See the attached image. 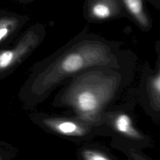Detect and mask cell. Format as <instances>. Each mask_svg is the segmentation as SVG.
Here are the masks:
<instances>
[{"instance_id": "1", "label": "cell", "mask_w": 160, "mask_h": 160, "mask_svg": "<svg viewBox=\"0 0 160 160\" xmlns=\"http://www.w3.org/2000/svg\"><path fill=\"white\" fill-rule=\"evenodd\" d=\"M108 48L99 39L79 32L49 57L38 62L22 87L21 98L28 106L44 100L64 81L109 61Z\"/></svg>"}, {"instance_id": "2", "label": "cell", "mask_w": 160, "mask_h": 160, "mask_svg": "<svg viewBox=\"0 0 160 160\" xmlns=\"http://www.w3.org/2000/svg\"><path fill=\"white\" fill-rule=\"evenodd\" d=\"M109 89L108 79L101 72L90 68L71 77L56 96L54 103L71 109L75 117L92 125L100 119Z\"/></svg>"}, {"instance_id": "3", "label": "cell", "mask_w": 160, "mask_h": 160, "mask_svg": "<svg viewBox=\"0 0 160 160\" xmlns=\"http://www.w3.org/2000/svg\"><path fill=\"white\" fill-rule=\"evenodd\" d=\"M45 34L43 24H34L21 34L12 47L1 49L0 79L18 68L41 44Z\"/></svg>"}, {"instance_id": "4", "label": "cell", "mask_w": 160, "mask_h": 160, "mask_svg": "<svg viewBox=\"0 0 160 160\" xmlns=\"http://www.w3.org/2000/svg\"><path fill=\"white\" fill-rule=\"evenodd\" d=\"M32 120L42 128L72 140L86 138L91 132L92 125L76 117L67 118L39 113L33 115Z\"/></svg>"}, {"instance_id": "5", "label": "cell", "mask_w": 160, "mask_h": 160, "mask_svg": "<svg viewBox=\"0 0 160 160\" xmlns=\"http://www.w3.org/2000/svg\"><path fill=\"white\" fill-rule=\"evenodd\" d=\"M28 21L25 15L0 11V48L12 40Z\"/></svg>"}, {"instance_id": "6", "label": "cell", "mask_w": 160, "mask_h": 160, "mask_svg": "<svg viewBox=\"0 0 160 160\" xmlns=\"http://www.w3.org/2000/svg\"><path fill=\"white\" fill-rule=\"evenodd\" d=\"M114 127L119 133L134 139L141 138V134L133 125L131 118L126 113L118 115L114 120Z\"/></svg>"}, {"instance_id": "7", "label": "cell", "mask_w": 160, "mask_h": 160, "mask_svg": "<svg viewBox=\"0 0 160 160\" xmlns=\"http://www.w3.org/2000/svg\"><path fill=\"white\" fill-rule=\"evenodd\" d=\"M124 4L129 10L130 13L142 26L148 24V19L143 11L142 0H122Z\"/></svg>"}, {"instance_id": "8", "label": "cell", "mask_w": 160, "mask_h": 160, "mask_svg": "<svg viewBox=\"0 0 160 160\" xmlns=\"http://www.w3.org/2000/svg\"><path fill=\"white\" fill-rule=\"evenodd\" d=\"M79 158L81 160H112L104 153L89 148H84L79 150Z\"/></svg>"}, {"instance_id": "9", "label": "cell", "mask_w": 160, "mask_h": 160, "mask_svg": "<svg viewBox=\"0 0 160 160\" xmlns=\"http://www.w3.org/2000/svg\"><path fill=\"white\" fill-rule=\"evenodd\" d=\"M151 86L153 91L160 96V73L152 79Z\"/></svg>"}, {"instance_id": "10", "label": "cell", "mask_w": 160, "mask_h": 160, "mask_svg": "<svg viewBox=\"0 0 160 160\" xmlns=\"http://www.w3.org/2000/svg\"><path fill=\"white\" fill-rule=\"evenodd\" d=\"M13 155L12 151L0 149V160H11L13 158Z\"/></svg>"}, {"instance_id": "11", "label": "cell", "mask_w": 160, "mask_h": 160, "mask_svg": "<svg viewBox=\"0 0 160 160\" xmlns=\"http://www.w3.org/2000/svg\"><path fill=\"white\" fill-rule=\"evenodd\" d=\"M0 149H7V150H10L12 151V148L10 147L8 144H6L5 142H3L0 141Z\"/></svg>"}, {"instance_id": "12", "label": "cell", "mask_w": 160, "mask_h": 160, "mask_svg": "<svg viewBox=\"0 0 160 160\" xmlns=\"http://www.w3.org/2000/svg\"><path fill=\"white\" fill-rule=\"evenodd\" d=\"M14 1H20V2H30V1H32L34 0H14Z\"/></svg>"}]
</instances>
